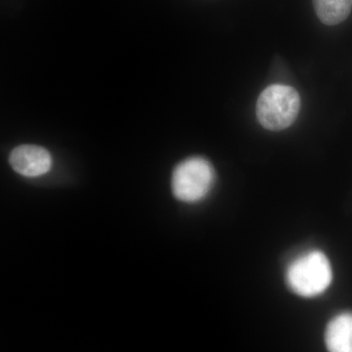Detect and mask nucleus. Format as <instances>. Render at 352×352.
I'll use <instances>...</instances> for the list:
<instances>
[{"mask_svg":"<svg viewBox=\"0 0 352 352\" xmlns=\"http://www.w3.org/2000/svg\"><path fill=\"white\" fill-rule=\"evenodd\" d=\"M300 109V97L295 88L285 85L266 87L256 102V117L265 129L280 131L295 122Z\"/></svg>","mask_w":352,"mask_h":352,"instance_id":"obj_2","label":"nucleus"},{"mask_svg":"<svg viewBox=\"0 0 352 352\" xmlns=\"http://www.w3.org/2000/svg\"><path fill=\"white\" fill-rule=\"evenodd\" d=\"M315 13L323 24L339 25L349 17L352 0H312Z\"/></svg>","mask_w":352,"mask_h":352,"instance_id":"obj_6","label":"nucleus"},{"mask_svg":"<svg viewBox=\"0 0 352 352\" xmlns=\"http://www.w3.org/2000/svg\"><path fill=\"white\" fill-rule=\"evenodd\" d=\"M9 163L16 173L27 177L45 175L52 166L47 150L36 145H21L11 152Z\"/></svg>","mask_w":352,"mask_h":352,"instance_id":"obj_4","label":"nucleus"},{"mask_svg":"<svg viewBox=\"0 0 352 352\" xmlns=\"http://www.w3.org/2000/svg\"><path fill=\"white\" fill-rule=\"evenodd\" d=\"M214 178V170L210 162L201 157H189L173 170L171 189L177 200L197 203L210 193Z\"/></svg>","mask_w":352,"mask_h":352,"instance_id":"obj_3","label":"nucleus"},{"mask_svg":"<svg viewBox=\"0 0 352 352\" xmlns=\"http://www.w3.org/2000/svg\"><path fill=\"white\" fill-rule=\"evenodd\" d=\"M332 280V266L320 251L300 254L289 264L286 271L289 288L302 298H315L325 293Z\"/></svg>","mask_w":352,"mask_h":352,"instance_id":"obj_1","label":"nucleus"},{"mask_svg":"<svg viewBox=\"0 0 352 352\" xmlns=\"http://www.w3.org/2000/svg\"><path fill=\"white\" fill-rule=\"evenodd\" d=\"M329 352H352V314L346 312L329 322L325 333Z\"/></svg>","mask_w":352,"mask_h":352,"instance_id":"obj_5","label":"nucleus"}]
</instances>
